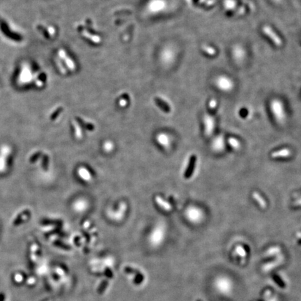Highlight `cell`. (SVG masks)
I'll return each mask as SVG.
<instances>
[{"label": "cell", "mask_w": 301, "mask_h": 301, "mask_svg": "<svg viewBox=\"0 0 301 301\" xmlns=\"http://www.w3.org/2000/svg\"><path fill=\"white\" fill-rule=\"evenodd\" d=\"M262 30L264 34L269 38L276 46H281L282 45V39H280V37L279 36L277 35V34L273 31V29L270 26L264 25L263 27Z\"/></svg>", "instance_id": "3957f363"}, {"label": "cell", "mask_w": 301, "mask_h": 301, "mask_svg": "<svg viewBox=\"0 0 301 301\" xmlns=\"http://www.w3.org/2000/svg\"><path fill=\"white\" fill-rule=\"evenodd\" d=\"M202 50L204 52V53L207 54L208 55L213 56L216 54V50L214 47H211V46L207 45H202Z\"/></svg>", "instance_id": "9c48e42d"}, {"label": "cell", "mask_w": 301, "mask_h": 301, "mask_svg": "<svg viewBox=\"0 0 301 301\" xmlns=\"http://www.w3.org/2000/svg\"><path fill=\"white\" fill-rule=\"evenodd\" d=\"M204 126H205V130L206 135H210V133L213 132L214 128V119L212 116L209 115L204 116Z\"/></svg>", "instance_id": "5b68a950"}, {"label": "cell", "mask_w": 301, "mask_h": 301, "mask_svg": "<svg viewBox=\"0 0 301 301\" xmlns=\"http://www.w3.org/2000/svg\"><path fill=\"white\" fill-rule=\"evenodd\" d=\"M236 252H238V253L239 254L240 256H244L246 254H245V250H244V249L241 246H238L237 248H236Z\"/></svg>", "instance_id": "2e32d148"}, {"label": "cell", "mask_w": 301, "mask_h": 301, "mask_svg": "<svg viewBox=\"0 0 301 301\" xmlns=\"http://www.w3.org/2000/svg\"><path fill=\"white\" fill-rule=\"evenodd\" d=\"M156 202H157L158 205L163 208L164 210H169L170 209H171V206H169V204L164 202L163 199H162V198L160 197H159V196L156 197Z\"/></svg>", "instance_id": "ba28073f"}, {"label": "cell", "mask_w": 301, "mask_h": 301, "mask_svg": "<svg viewBox=\"0 0 301 301\" xmlns=\"http://www.w3.org/2000/svg\"><path fill=\"white\" fill-rule=\"evenodd\" d=\"M64 59L65 60V62L68 65V66H69V69H71V71H74V70H75V64H74L73 62L71 61V59H70L69 58L67 57H66Z\"/></svg>", "instance_id": "9a60e30c"}, {"label": "cell", "mask_w": 301, "mask_h": 301, "mask_svg": "<svg viewBox=\"0 0 301 301\" xmlns=\"http://www.w3.org/2000/svg\"><path fill=\"white\" fill-rule=\"evenodd\" d=\"M228 142H229V143L230 146H232V148H235V149H238V148L240 147L239 142H238V140H236V139H235V138L230 137L229 139L228 140Z\"/></svg>", "instance_id": "4fadbf2b"}, {"label": "cell", "mask_w": 301, "mask_h": 301, "mask_svg": "<svg viewBox=\"0 0 301 301\" xmlns=\"http://www.w3.org/2000/svg\"><path fill=\"white\" fill-rule=\"evenodd\" d=\"M297 236L301 239V233H298V234H297Z\"/></svg>", "instance_id": "d6986e66"}, {"label": "cell", "mask_w": 301, "mask_h": 301, "mask_svg": "<svg viewBox=\"0 0 301 301\" xmlns=\"http://www.w3.org/2000/svg\"><path fill=\"white\" fill-rule=\"evenodd\" d=\"M291 153H291L289 149H288V148H283V149L273 152V153L271 154V156L272 158H286L289 157V156L291 155Z\"/></svg>", "instance_id": "8992f818"}, {"label": "cell", "mask_w": 301, "mask_h": 301, "mask_svg": "<svg viewBox=\"0 0 301 301\" xmlns=\"http://www.w3.org/2000/svg\"><path fill=\"white\" fill-rule=\"evenodd\" d=\"M47 161H48V158H47V156H45V160H44V163H45V167H47Z\"/></svg>", "instance_id": "ac0fdd59"}, {"label": "cell", "mask_w": 301, "mask_h": 301, "mask_svg": "<svg viewBox=\"0 0 301 301\" xmlns=\"http://www.w3.org/2000/svg\"><path fill=\"white\" fill-rule=\"evenodd\" d=\"M82 34H83V36H85L86 38H87V39H89L91 41L94 42V43H99L100 41V39L99 37H97V36H92L91 34H89L88 33L87 31H85V30L82 32Z\"/></svg>", "instance_id": "8fae6325"}, {"label": "cell", "mask_w": 301, "mask_h": 301, "mask_svg": "<svg viewBox=\"0 0 301 301\" xmlns=\"http://www.w3.org/2000/svg\"><path fill=\"white\" fill-rule=\"evenodd\" d=\"M217 87L224 92L231 91L234 89V83L230 77L226 75H220L215 80Z\"/></svg>", "instance_id": "6da1fadb"}, {"label": "cell", "mask_w": 301, "mask_h": 301, "mask_svg": "<svg viewBox=\"0 0 301 301\" xmlns=\"http://www.w3.org/2000/svg\"><path fill=\"white\" fill-rule=\"evenodd\" d=\"M196 162H197V156L195 155H192L190 156L189 159V162H188L187 167V169H186L185 174H184V176H185L186 178H190L192 174H193L194 167H195L196 166Z\"/></svg>", "instance_id": "277c9868"}, {"label": "cell", "mask_w": 301, "mask_h": 301, "mask_svg": "<svg viewBox=\"0 0 301 301\" xmlns=\"http://www.w3.org/2000/svg\"><path fill=\"white\" fill-rule=\"evenodd\" d=\"M157 103L158 104V105L160 106V107L162 108V110H164V112H169L170 111V108L169 107V105H167L166 103H164L163 101H162L161 100H159V99H157Z\"/></svg>", "instance_id": "5bb4252c"}, {"label": "cell", "mask_w": 301, "mask_h": 301, "mask_svg": "<svg viewBox=\"0 0 301 301\" xmlns=\"http://www.w3.org/2000/svg\"><path fill=\"white\" fill-rule=\"evenodd\" d=\"M224 7H225V8H226V9H229V10H231V9H235V7L236 6V3L235 0H224Z\"/></svg>", "instance_id": "7c38bea8"}, {"label": "cell", "mask_w": 301, "mask_h": 301, "mask_svg": "<svg viewBox=\"0 0 301 301\" xmlns=\"http://www.w3.org/2000/svg\"><path fill=\"white\" fill-rule=\"evenodd\" d=\"M252 197H253V198L256 200V202H257L258 204L260 206L261 208H266V202H265L264 199L258 193V192H254L253 193H252Z\"/></svg>", "instance_id": "52a82bcc"}, {"label": "cell", "mask_w": 301, "mask_h": 301, "mask_svg": "<svg viewBox=\"0 0 301 301\" xmlns=\"http://www.w3.org/2000/svg\"><path fill=\"white\" fill-rule=\"evenodd\" d=\"M209 105V108L210 110H213L217 105L216 100L214 99V98H213V99L210 100V102H209V105Z\"/></svg>", "instance_id": "e0dca14e"}, {"label": "cell", "mask_w": 301, "mask_h": 301, "mask_svg": "<svg viewBox=\"0 0 301 301\" xmlns=\"http://www.w3.org/2000/svg\"><path fill=\"white\" fill-rule=\"evenodd\" d=\"M270 110L278 121H282L285 118L284 105L282 101L278 99H273L270 102Z\"/></svg>", "instance_id": "7a4b0ae2"}, {"label": "cell", "mask_w": 301, "mask_h": 301, "mask_svg": "<svg viewBox=\"0 0 301 301\" xmlns=\"http://www.w3.org/2000/svg\"><path fill=\"white\" fill-rule=\"evenodd\" d=\"M77 120L78 123H79L80 125H82V126H83L85 129L89 130V131H93V130H94V126L92 125L91 123H87V122L83 121V120H82V119H80V118H77Z\"/></svg>", "instance_id": "30bf717a"}]
</instances>
